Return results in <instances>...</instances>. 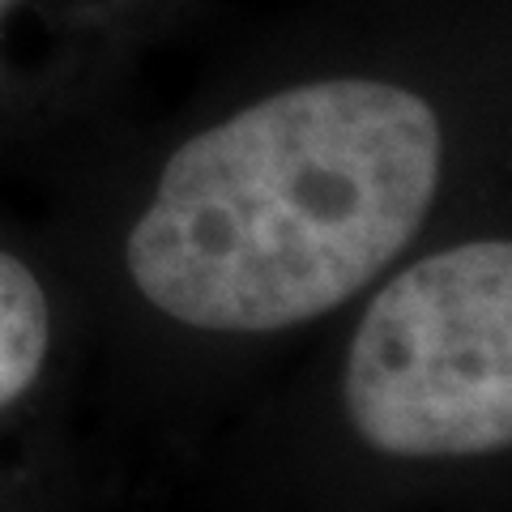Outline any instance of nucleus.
Instances as JSON below:
<instances>
[{"label": "nucleus", "instance_id": "nucleus-1", "mask_svg": "<svg viewBox=\"0 0 512 512\" xmlns=\"http://www.w3.org/2000/svg\"><path fill=\"white\" fill-rule=\"evenodd\" d=\"M440 120L372 77L282 90L184 141L128 235V274L192 329L269 333L342 308L419 235Z\"/></svg>", "mask_w": 512, "mask_h": 512}, {"label": "nucleus", "instance_id": "nucleus-2", "mask_svg": "<svg viewBox=\"0 0 512 512\" xmlns=\"http://www.w3.org/2000/svg\"><path fill=\"white\" fill-rule=\"evenodd\" d=\"M346 414L389 457L512 448V239L431 252L367 303Z\"/></svg>", "mask_w": 512, "mask_h": 512}, {"label": "nucleus", "instance_id": "nucleus-3", "mask_svg": "<svg viewBox=\"0 0 512 512\" xmlns=\"http://www.w3.org/2000/svg\"><path fill=\"white\" fill-rule=\"evenodd\" d=\"M47 295L39 278L18 261L0 252V410L35 384L47 359Z\"/></svg>", "mask_w": 512, "mask_h": 512}, {"label": "nucleus", "instance_id": "nucleus-4", "mask_svg": "<svg viewBox=\"0 0 512 512\" xmlns=\"http://www.w3.org/2000/svg\"><path fill=\"white\" fill-rule=\"evenodd\" d=\"M5 5H9V0H0V9H5Z\"/></svg>", "mask_w": 512, "mask_h": 512}]
</instances>
